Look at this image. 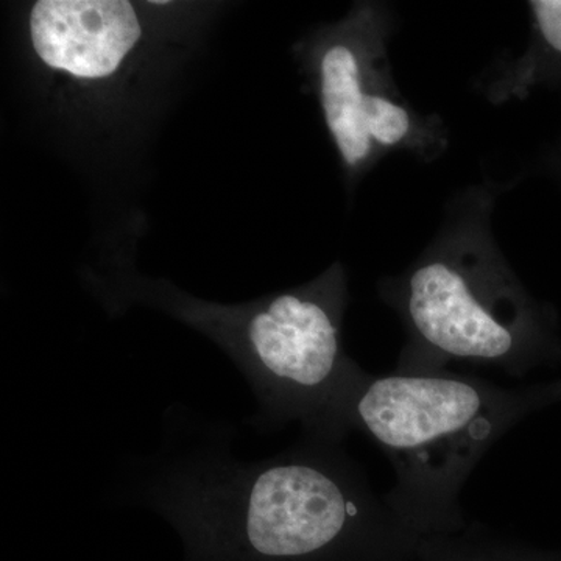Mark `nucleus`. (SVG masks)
<instances>
[{
  "instance_id": "6",
  "label": "nucleus",
  "mask_w": 561,
  "mask_h": 561,
  "mask_svg": "<svg viewBox=\"0 0 561 561\" xmlns=\"http://www.w3.org/2000/svg\"><path fill=\"white\" fill-rule=\"evenodd\" d=\"M28 25L39 60L81 80L113 76L142 36L127 0H39Z\"/></svg>"
},
{
  "instance_id": "3",
  "label": "nucleus",
  "mask_w": 561,
  "mask_h": 561,
  "mask_svg": "<svg viewBox=\"0 0 561 561\" xmlns=\"http://www.w3.org/2000/svg\"><path fill=\"white\" fill-rule=\"evenodd\" d=\"M243 527L276 561H419L423 538L378 500L364 476L332 457H287L251 478Z\"/></svg>"
},
{
  "instance_id": "7",
  "label": "nucleus",
  "mask_w": 561,
  "mask_h": 561,
  "mask_svg": "<svg viewBox=\"0 0 561 561\" xmlns=\"http://www.w3.org/2000/svg\"><path fill=\"white\" fill-rule=\"evenodd\" d=\"M531 44L518 60L507 62L489 80L486 95L493 102L524 94L535 84L561 79V0L529 2Z\"/></svg>"
},
{
  "instance_id": "5",
  "label": "nucleus",
  "mask_w": 561,
  "mask_h": 561,
  "mask_svg": "<svg viewBox=\"0 0 561 561\" xmlns=\"http://www.w3.org/2000/svg\"><path fill=\"white\" fill-rule=\"evenodd\" d=\"M345 300V272L334 267L262 302L245 324L251 357L278 411L328 440L353 430V404L370 376L342 348Z\"/></svg>"
},
{
  "instance_id": "4",
  "label": "nucleus",
  "mask_w": 561,
  "mask_h": 561,
  "mask_svg": "<svg viewBox=\"0 0 561 561\" xmlns=\"http://www.w3.org/2000/svg\"><path fill=\"white\" fill-rule=\"evenodd\" d=\"M393 31V11L386 3H360L316 51L324 124L351 176L364 175L391 151L431 162L448 147L440 117L420 114L394 81Z\"/></svg>"
},
{
  "instance_id": "8",
  "label": "nucleus",
  "mask_w": 561,
  "mask_h": 561,
  "mask_svg": "<svg viewBox=\"0 0 561 561\" xmlns=\"http://www.w3.org/2000/svg\"><path fill=\"white\" fill-rule=\"evenodd\" d=\"M419 561H561V551L494 537L472 523L460 534L423 538Z\"/></svg>"
},
{
  "instance_id": "2",
  "label": "nucleus",
  "mask_w": 561,
  "mask_h": 561,
  "mask_svg": "<svg viewBox=\"0 0 561 561\" xmlns=\"http://www.w3.org/2000/svg\"><path fill=\"white\" fill-rule=\"evenodd\" d=\"M561 400V381L505 387L448 370L368 376L351 412L353 430L378 443L394 471L383 502L421 538L470 526L460 494L504 435Z\"/></svg>"
},
{
  "instance_id": "1",
  "label": "nucleus",
  "mask_w": 561,
  "mask_h": 561,
  "mask_svg": "<svg viewBox=\"0 0 561 561\" xmlns=\"http://www.w3.org/2000/svg\"><path fill=\"white\" fill-rule=\"evenodd\" d=\"M494 202L489 186L460 192L408 271L379 284L405 331L394 371L426 375L471 362L523 379L561 359L556 311L526 289L494 239Z\"/></svg>"
},
{
  "instance_id": "9",
  "label": "nucleus",
  "mask_w": 561,
  "mask_h": 561,
  "mask_svg": "<svg viewBox=\"0 0 561 561\" xmlns=\"http://www.w3.org/2000/svg\"><path fill=\"white\" fill-rule=\"evenodd\" d=\"M549 168L561 180V147L549 157Z\"/></svg>"
}]
</instances>
